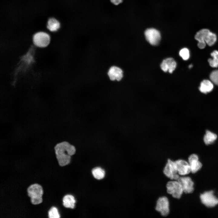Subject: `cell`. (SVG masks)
<instances>
[{
  "mask_svg": "<svg viewBox=\"0 0 218 218\" xmlns=\"http://www.w3.org/2000/svg\"><path fill=\"white\" fill-rule=\"evenodd\" d=\"M56 159L59 165L65 166L69 164L71 157L76 152L75 147L67 141H63L57 144L54 147Z\"/></svg>",
  "mask_w": 218,
  "mask_h": 218,
  "instance_id": "obj_1",
  "label": "cell"
},
{
  "mask_svg": "<svg viewBox=\"0 0 218 218\" xmlns=\"http://www.w3.org/2000/svg\"><path fill=\"white\" fill-rule=\"evenodd\" d=\"M27 191L32 204L37 205L42 202L44 192L41 185L37 183L31 184L27 188Z\"/></svg>",
  "mask_w": 218,
  "mask_h": 218,
  "instance_id": "obj_2",
  "label": "cell"
},
{
  "mask_svg": "<svg viewBox=\"0 0 218 218\" xmlns=\"http://www.w3.org/2000/svg\"><path fill=\"white\" fill-rule=\"evenodd\" d=\"M155 209L161 216H168L170 213V203L169 198L165 196L158 197L156 202Z\"/></svg>",
  "mask_w": 218,
  "mask_h": 218,
  "instance_id": "obj_3",
  "label": "cell"
},
{
  "mask_svg": "<svg viewBox=\"0 0 218 218\" xmlns=\"http://www.w3.org/2000/svg\"><path fill=\"white\" fill-rule=\"evenodd\" d=\"M166 191L174 199H180L183 193L182 187L177 180H169L166 185Z\"/></svg>",
  "mask_w": 218,
  "mask_h": 218,
  "instance_id": "obj_4",
  "label": "cell"
},
{
  "mask_svg": "<svg viewBox=\"0 0 218 218\" xmlns=\"http://www.w3.org/2000/svg\"><path fill=\"white\" fill-rule=\"evenodd\" d=\"M164 174L170 180H177L180 177L177 170L174 160L169 158L163 170Z\"/></svg>",
  "mask_w": 218,
  "mask_h": 218,
  "instance_id": "obj_5",
  "label": "cell"
},
{
  "mask_svg": "<svg viewBox=\"0 0 218 218\" xmlns=\"http://www.w3.org/2000/svg\"><path fill=\"white\" fill-rule=\"evenodd\" d=\"M200 198L201 202L206 206L212 207L218 204V197L212 190L206 191L200 194Z\"/></svg>",
  "mask_w": 218,
  "mask_h": 218,
  "instance_id": "obj_6",
  "label": "cell"
},
{
  "mask_svg": "<svg viewBox=\"0 0 218 218\" xmlns=\"http://www.w3.org/2000/svg\"><path fill=\"white\" fill-rule=\"evenodd\" d=\"M34 44L39 48H45L48 46L50 41V37L47 33L38 32L35 33L33 37Z\"/></svg>",
  "mask_w": 218,
  "mask_h": 218,
  "instance_id": "obj_7",
  "label": "cell"
},
{
  "mask_svg": "<svg viewBox=\"0 0 218 218\" xmlns=\"http://www.w3.org/2000/svg\"><path fill=\"white\" fill-rule=\"evenodd\" d=\"M107 75L111 81H120L123 78V71L119 66L113 65H111L107 69Z\"/></svg>",
  "mask_w": 218,
  "mask_h": 218,
  "instance_id": "obj_8",
  "label": "cell"
},
{
  "mask_svg": "<svg viewBox=\"0 0 218 218\" xmlns=\"http://www.w3.org/2000/svg\"><path fill=\"white\" fill-rule=\"evenodd\" d=\"M146 39L150 44L153 45H157L161 39L160 32L154 28L146 29L144 32Z\"/></svg>",
  "mask_w": 218,
  "mask_h": 218,
  "instance_id": "obj_9",
  "label": "cell"
},
{
  "mask_svg": "<svg viewBox=\"0 0 218 218\" xmlns=\"http://www.w3.org/2000/svg\"><path fill=\"white\" fill-rule=\"evenodd\" d=\"M174 161L178 173L180 176H184L191 172L188 162L181 159L175 160Z\"/></svg>",
  "mask_w": 218,
  "mask_h": 218,
  "instance_id": "obj_10",
  "label": "cell"
},
{
  "mask_svg": "<svg viewBox=\"0 0 218 218\" xmlns=\"http://www.w3.org/2000/svg\"><path fill=\"white\" fill-rule=\"evenodd\" d=\"M177 180L181 184L184 193H190L193 192L194 183L190 177L180 176Z\"/></svg>",
  "mask_w": 218,
  "mask_h": 218,
  "instance_id": "obj_11",
  "label": "cell"
},
{
  "mask_svg": "<svg viewBox=\"0 0 218 218\" xmlns=\"http://www.w3.org/2000/svg\"><path fill=\"white\" fill-rule=\"evenodd\" d=\"M191 171L193 173H196L202 167V165L199 160V157L197 155L192 154L190 155L188 158Z\"/></svg>",
  "mask_w": 218,
  "mask_h": 218,
  "instance_id": "obj_12",
  "label": "cell"
},
{
  "mask_svg": "<svg viewBox=\"0 0 218 218\" xmlns=\"http://www.w3.org/2000/svg\"><path fill=\"white\" fill-rule=\"evenodd\" d=\"M210 31L208 29L204 28L201 29L197 32L195 36V38L198 41L197 46L200 49L205 48L206 44L205 39L206 36Z\"/></svg>",
  "mask_w": 218,
  "mask_h": 218,
  "instance_id": "obj_13",
  "label": "cell"
},
{
  "mask_svg": "<svg viewBox=\"0 0 218 218\" xmlns=\"http://www.w3.org/2000/svg\"><path fill=\"white\" fill-rule=\"evenodd\" d=\"M176 66V62L172 58H168L164 60L160 66L161 68L164 71H168L170 73H172L174 70Z\"/></svg>",
  "mask_w": 218,
  "mask_h": 218,
  "instance_id": "obj_14",
  "label": "cell"
},
{
  "mask_svg": "<svg viewBox=\"0 0 218 218\" xmlns=\"http://www.w3.org/2000/svg\"><path fill=\"white\" fill-rule=\"evenodd\" d=\"M213 88V85L212 81L208 80H204L200 83L199 90L201 93L206 94L211 92Z\"/></svg>",
  "mask_w": 218,
  "mask_h": 218,
  "instance_id": "obj_15",
  "label": "cell"
},
{
  "mask_svg": "<svg viewBox=\"0 0 218 218\" xmlns=\"http://www.w3.org/2000/svg\"><path fill=\"white\" fill-rule=\"evenodd\" d=\"M62 205L66 208L73 209L75 206L76 201L73 196L70 194H66L62 198Z\"/></svg>",
  "mask_w": 218,
  "mask_h": 218,
  "instance_id": "obj_16",
  "label": "cell"
},
{
  "mask_svg": "<svg viewBox=\"0 0 218 218\" xmlns=\"http://www.w3.org/2000/svg\"><path fill=\"white\" fill-rule=\"evenodd\" d=\"M217 138V136L215 133L209 130H206L204 136L203 140L204 143L207 145H210L214 142Z\"/></svg>",
  "mask_w": 218,
  "mask_h": 218,
  "instance_id": "obj_17",
  "label": "cell"
},
{
  "mask_svg": "<svg viewBox=\"0 0 218 218\" xmlns=\"http://www.w3.org/2000/svg\"><path fill=\"white\" fill-rule=\"evenodd\" d=\"M47 28L51 31H57L60 28V24L59 21L54 18H50L48 20Z\"/></svg>",
  "mask_w": 218,
  "mask_h": 218,
  "instance_id": "obj_18",
  "label": "cell"
},
{
  "mask_svg": "<svg viewBox=\"0 0 218 218\" xmlns=\"http://www.w3.org/2000/svg\"><path fill=\"white\" fill-rule=\"evenodd\" d=\"M212 58H209L208 62L210 66L213 68L218 67V51L214 50L211 53Z\"/></svg>",
  "mask_w": 218,
  "mask_h": 218,
  "instance_id": "obj_19",
  "label": "cell"
},
{
  "mask_svg": "<svg viewBox=\"0 0 218 218\" xmlns=\"http://www.w3.org/2000/svg\"><path fill=\"white\" fill-rule=\"evenodd\" d=\"M92 173L94 177L98 180L103 179L105 176L104 170L101 167H97L93 169Z\"/></svg>",
  "mask_w": 218,
  "mask_h": 218,
  "instance_id": "obj_20",
  "label": "cell"
},
{
  "mask_svg": "<svg viewBox=\"0 0 218 218\" xmlns=\"http://www.w3.org/2000/svg\"><path fill=\"white\" fill-rule=\"evenodd\" d=\"M216 40V34L210 31L206 36L205 42L208 45L212 46L215 43Z\"/></svg>",
  "mask_w": 218,
  "mask_h": 218,
  "instance_id": "obj_21",
  "label": "cell"
},
{
  "mask_svg": "<svg viewBox=\"0 0 218 218\" xmlns=\"http://www.w3.org/2000/svg\"><path fill=\"white\" fill-rule=\"evenodd\" d=\"M48 213L49 218H60L61 217L58 209L55 206H52L48 210Z\"/></svg>",
  "mask_w": 218,
  "mask_h": 218,
  "instance_id": "obj_22",
  "label": "cell"
},
{
  "mask_svg": "<svg viewBox=\"0 0 218 218\" xmlns=\"http://www.w3.org/2000/svg\"><path fill=\"white\" fill-rule=\"evenodd\" d=\"M179 55L183 60H187L190 57L189 51L187 48H183L180 51Z\"/></svg>",
  "mask_w": 218,
  "mask_h": 218,
  "instance_id": "obj_23",
  "label": "cell"
},
{
  "mask_svg": "<svg viewBox=\"0 0 218 218\" xmlns=\"http://www.w3.org/2000/svg\"><path fill=\"white\" fill-rule=\"evenodd\" d=\"M211 81L218 86V70L212 71L210 76Z\"/></svg>",
  "mask_w": 218,
  "mask_h": 218,
  "instance_id": "obj_24",
  "label": "cell"
},
{
  "mask_svg": "<svg viewBox=\"0 0 218 218\" xmlns=\"http://www.w3.org/2000/svg\"><path fill=\"white\" fill-rule=\"evenodd\" d=\"M111 2L114 4L117 5L121 3L122 0H110Z\"/></svg>",
  "mask_w": 218,
  "mask_h": 218,
  "instance_id": "obj_25",
  "label": "cell"
},
{
  "mask_svg": "<svg viewBox=\"0 0 218 218\" xmlns=\"http://www.w3.org/2000/svg\"><path fill=\"white\" fill-rule=\"evenodd\" d=\"M193 66V65L192 64H191L189 66V68H192Z\"/></svg>",
  "mask_w": 218,
  "mask_h": 218,
  "instance_id": "obj_26",
  "label": "cell"
}]
</instances>
